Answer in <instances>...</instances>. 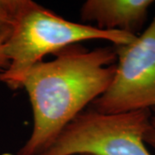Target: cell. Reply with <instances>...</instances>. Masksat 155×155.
<instances>
[{"label":"cell","instance_id":"cell-1","mask_svg":"<svg viewBox=\"0 0 155 155\" xmlns=\"http://www.w3.org/2000/svg\"><path fill=\"white\" fill-rule=\"evenodd\" d=\"M31 67L21 83L33 114V128L17 155H38L104 93L113 79L115 47L90 50L81 43L56 52Z\"/></svg>","mask_w":155,"mask_h":155},{"label":"cell","instance_id":"cell-8","mask_svg":"<svg viewBox=\"0 0 155 155\" xmlns=\"http://www.w3.org/2000/svg\"><path fill=\"white\" fill-rule=\"evenodd\" d=\"M10 32L0 35V70H2V71L6 70L9 67V61L7 60V58L5 55V53H4V46H5L6 39L9 36Z\"/></svg>","mask_w":155,"mask_h":155},{"label":"cell","instance_id":"cell-7","mask_svg":"<svg viewBox=\"0 0 155 155\" xmlns=\"http://www.w3.org/2000/svg\"><path fill=\"white\" fill-rule=\"evenodd\" d=\"M150 118L149 127L144 135L145 144L148 145L155 149V108L153 109Z\"/></svg>","mask_w":155,"mask_h":155},{"label":"cell","instance_id":"cell-4","mask_svg":"<svg viewBox=\"0 0 155 155\" xmlns=\"http://www.w3.org/2000/svg\"><path fill=\"white\" fill-rule=\"evenodd\" d=\"M115 49L113 79L91 108L102 114L152 110L155 108V15L140 35Z\"/></svg>","mask_w":155,"mask_h":155},{"label":"cell","instance_id":"cell-6","mask_svg":"<svg viewBox=\"0 0 155 155\" xmlns=\"http://www.w3.org/2000/svg\"><path fill=\"white\" fill-rule=\"evenodd\" d=\"M22 0H0V35L11 31Z\"/></svg>","mask_w":155,"mask_h":155},{"label":"cell","instance_id":"cell-2","mask_svg":"<svg viewBox=\"0 0 155 155\" xmlns=\"http://www.w3.org/2000/svg\"><path fill=\"white\" fill-rule=\"evenodd\" d=\"M136 35L120 30H104L91 24L68 21L32 0H22L4 46L8 68L0 82L11 90L21 88L28 71L45 56L85 41L104 40L116 46L130 43Z\"/></svg>","mask_w":155,"mask_h":155},{"label":"cell","instance_id":"cell-9","mask_svg":"<svg viewBox=\"0 0 155 155\" xmlns=\"http://www.w3.org/2000/svg\"><path fill=\"white\" fill-rule=\"evenodd\" d=\"M5 155H17V154L16 153V154H5ZM77 155H84V154H77Z\"/></svg>","mask_w":155,"mask_h":155},{"label":"cell","instance_id":"cell-3","mask_svg":"<svg viewBox=\"0 0 155 155\" xmlns=\"http://www.w3.org/2000/svg\"><path fill=\"white\" fill-rule=\"evenodd\" d=\"M150 110L102 114L90 108L38 155H152L144 141Z\"/></svg>","mask_w":155,"mask_h":155},{"label":"cell","instance_id":"cell-5","mask_svg":"<svg viewBox=\"0 0 155 155\" xmlns=\"http://www.w3.org/2000/svg\"><path fill=\"white\" fill-rule=\"evenodd\" d=\"M153 0H87L79 11L83 22L104 30H120L137 35L147 19Z\"/></svg>","mask_w":155,"mask_h":155}]
</instances>
